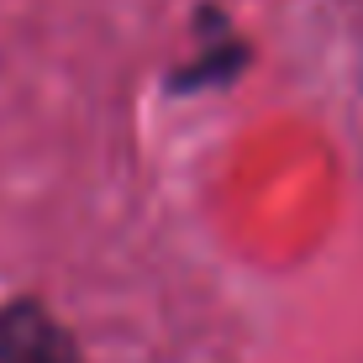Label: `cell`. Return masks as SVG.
<instances>
[{"mask_svg": "<svg viewBox=\"0 0 363 363\" xmlns=\"http://www.w3.org/2000/svg\"><path fill=\"white\" fill-rule=\"evenodd\" d=\"M0 363H79V347L43 306H11L0 311Z\"/></svg>", "mask_w": 363, "mask_h": 363, "instance_id": "1", "label": "cell"}]
</instances>
